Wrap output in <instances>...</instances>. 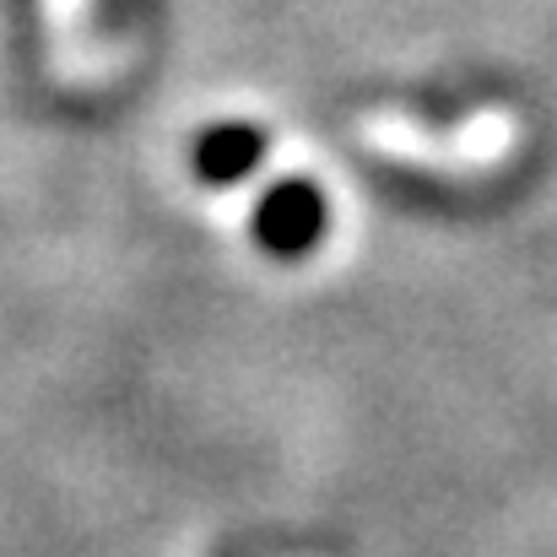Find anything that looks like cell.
<instances>
[{"label":"cell","mask_w":557,"mask_h":557,"mask_svg":"<svg viewBox=\"0 0 557 557\" xmlns=\"http://www.w3.org/2000/svg\"><path fill=\"white\" fill-rule=\"evenodd\" d=\"M325 222H331V206L314 180H282L255 206V238H260V249H271L282 260L309 255L325 238Z\"/></svg>","instance_id":"1"},{"label":"cell","mask_w":557,"mask_h":557,"mask_svg":"<svg viewBox=\"0 0 557 557\" xmlns=\"http://www.w3.org/2000/svg\"><path fill=\"white\" fill-rule=\"evenodd\" d=\"M260 158H265V131L260 125H211L195 141V174L206 185H238Z\"/></svg>","instance_id":"2"}]
</instances>
